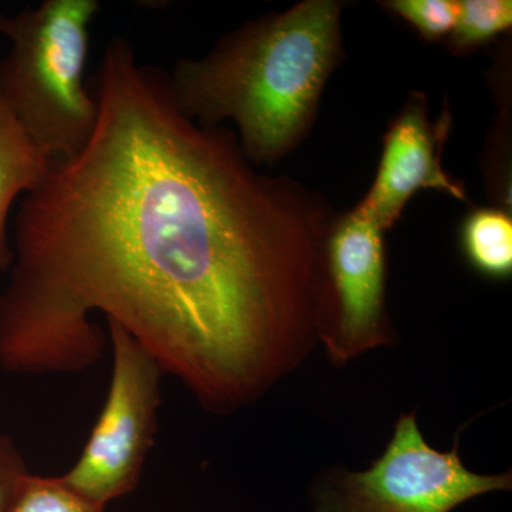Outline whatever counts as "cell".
Wrapping results in <instances>:
<instances>
[{
  "label": "cell",
  "mask_w": 512,
  "mask_h": 512,
  "mask_svg": "<svg viewBox=\"0 0 512 512\" xmlns=\"http://www.w3.org/2000/svg\"><path fill=\"white\" fill-rule=\"evenodd\" d=\"M50 161L33 144L0 94V271L15 261L8 222L15 201L35 190L49 173Z\"/></svg>",
  "instance_id": "8"
},
{
  "label": "cell",
  "mask_w": 512,
  "mask_h": 512,
  "mask_svg": "<svg viewBox=\"0 0 512 512\" xmlns=\"http://www.w3.org/2000/svg\"><path fill=\"white\" fill-rule=\"evenodd\" d=\"M107 323L113 355L109 393L82 456L62 476L73 490L104 508L140 483L156 441L164 376L136 339Z\"/></svg>",
  "instance_id": "4"
},
{
  "label": "cell",
  "mask_w": 512,
  "mask_h": 512,
  "mask_svg": "<svg viewBox=\"0 0 512 512\" xmlns=\"http://www.w3.org/2000/svg\"><path fill=\"white\" fill-rule=\"evenodd\" d=\"M97 0H45L9 16L0 94L50 161L76 156L97 123L96 97L84 83Z\"/></svg>",
  "instance_id": "3"
},
{
  "label": "cell",
  "mask_w": 512,
  "mask_h": 512,
  "mask_svg": "<svg viewBox=\"0 0 512 512\" xmlns=\"http://www.w3.org/2000/svg\"><path fill=\"white\" fill-rule=\"evenodd\" d=\"M8 512H106L73 490L62 476L29 473L20 483Z\"/></svg>",
  "instance_id": "11"
},
{
  "label": "cell",
  "mask_w": 512,
  "mask_h": 512,
  "mask_svg": "<svg viewBox=\"0 0 512 512\" xmlns=\"http://www.w3.org/2000/svg\"><path fill=\"white\" fill-rule=\"evenodd\" d=\"M29 473L15 441L8 434L0 433V512H8L20 483Z\"/></svg>",
  "instance_id": "13"
},
{
  "label": "cell",
  "mask_w": 512,
  "mask_h": 512,
  "mask_svg": "<svg viewBox=\"0 0 512 512\" xmlns=\"http://www.w3.org/2000/svg\"><path fill=\"white\" fill-rule=\"evenodd\" d=\"M456 26L450 33L454 52H470L507 32L512 25L510 0H463Z\"/></svg>",
  "instance_id": "10"
},
{
  "label": "cell",
  "mask_w": 512,
  "mask_h": 512,
  "mask_svg": "<svg viewBox=\"0 0 512 512\" xmlns=\"http://www.w3.org/2000/svg\"><path fill=\"white\" fill-rule=\"evenodd\" d=\"M383 5L410 23L426 40H440L450 35L460 8L456 0H392Z\"/></svg>",
  "instance_id": "12"
},
{
  "label": "cell",
  "mask_w": 512,
  "mask_h": 512,
  "mask_svg": "<svg viewBox=\"0 0 512 512\" xmlns=\"http://www.w3.org/2000/svg\"><path fill=\"white\" fill-rule=\"evenodd\" d=\"M335 0H308L245 23L201 59H181L168 84L178 107L204 127L232 121L252 164L286 156L309 130L339 62Z\"/></svg>",
  "instance_id": "2"
},
{
  "label": "cell",
  "mask_w": 512,
  "mask_h": 512,
  "mask_svg": "<svg viewBox=\"0 0 512 512\" xmlns=\"http://www.w3.org/2000/svg\"><path fill=\"white\" fill-rule=\"evenodd\" d=\"M510 487V474L467 470L457 446L447 453L430 447L414 414H407L369 470L345 473L323 490L319 512H451L478 495Z\"/></svg>",
  "instance_id": "5"
},
{
  "label": "cell",
  "mask_w": 512,
  "mask_h": 512,
  "mask_svg": "<svg viewBox=\"0 0 512 512\" xmlns=\"http://www.w3.org/2000/svg\"><path fill=\"white\" fill-rule=\"evenodd\" d=\"M450 123L447 111L440 120L431 121L426 97L417 93L394 119L384 136L375 183L357 205L384 231L399 221L407 202L421 190L446 192L456 200L467 201L463 185L441 164Z\"/></svg>",
  "instance_id": "7"
},
{
  "label": "cell",
  "mask_w": 512,
  "mask_h": 512,
  "mask_svg": "<svg viewBox=\"0 0 512 512\" xmlns=\"http://www.w3.org/2000/svg\"><path fill=\"white\" fill-rule=\"evenodd\" d=\"M384 229L353 208L333 220L322 251L319 319L326 320V340L338 360L386 340Z\"/></svg>",
  "instance_id": "6"
},
{
  "label": "cell",
  "mask_w": 512,
  "mask_h": 512,
  "mask_svg": "<svg viewBox=\"0 0 512 512\" xmlns=\"http://www.w3.org/2000/svg\"><path fill=\"white\" fill-rule=\"evenodd\" d=\"M461 247L470 265L481 275L505 279L512 272V220L507 211L480 208L461 228Z\"/></svg>",
  "instance_id": "9"
},
{
  "label": "cell",
  "mask_w": 512,
  "mask_h": 512,
  "mask_svg": "<svg viewBox=\"0 0 512 512\" xmlns=\"http://www.w3.org/2000/svg\"><path fill=\"white\" fill-rule=\"evenodd\" d=\"M89 143L50 163L15 217L0 295V367L80 373L106 316L210 412L251 402L319 316L332 217L285 177L258 173L237 134L185 116L167 72L109 40Z\"/></svg>",
  "instance_id": "1"
},
{
  "label": "cell",
  "mask_w": 512,
  "mask_h": 512,
  "mask_svg": "<svg viewBox=\"0 0 512 512\" xmlns=\"http://www.w3.org/2000/svg\"><path fill=\"white\" fill-rule=\"evenodd\" d=\"M9 16L3 15L0 12V35H5L6 28H8Z\"/></svg>",
  "instance_id": "14"
}]
</instances>
